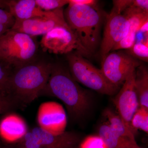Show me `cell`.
Masks as SVG:
<instances>
[{
  "instance_id": "6da1fadb",
  "label": "cell",
  "mask_w": 148,
  "mask_h": 148,
  "mask_svg": "<svg viewBox=\"0 0 148 148\" xmlns=\"http://www.w3.org/2000/svg\"><path fill=\"white\" fill-rule=\"evenodd\" d=\"M52 64L34 61L14 70L9 80L7 95L16 104H28L38 98L47 83Z\"/></svg>"
},
{
  "instance_id": "7a4b0ae2",
  "label": "cell",
  "mask_w": 148,
  "mask_h": 148,
  "mask_svg": "<svg viewBox=\"0 0 148 148\" xmlns=\"http://www.w3.org/2000/svg\"><path fill=\"white\" fill-rule=\"evenodd\" d=\"M42 94L61 100L69 115L74 119L81 117L90 106L88 92L79 86L70 73L57 65L52 66L49 79L41 93Z\"/></svg>"
},
{
  "instance_id": "3957f363",
  "label": "cell",
  "mask_w": 148,
  "mask_h": 148,
  "mask_svg": "<svg viewBox=\"0 0 148 148\" xmlns=\"http://www.w3.org/2000/svg\"><path fill=\"white\" fill-rule=\"evenodd\" d=\"M64 15L69 27L92 54L99 43L102 22L101 12L90 6L69 4Z\"/></svg>"
},
{
  "instance_id": "277c9868",
  "label": "cell",
  "mask_w": 148,
  "mask_h": 148,
  "mask_svg": "<svg viewBox=\"0 0 148 148\" xmlns=\"http://www.w3.org/2000/svg\"><path fill=\"white\" fill-rule=\"evenodd\" d=\"M37 45L29 35L10 29L0 37V63L10 70L34 61Z\"/></svg>"
},
{
  "instance_id": "5b68a950",
  "label": "cell",
  "mask_w": 148,
  "mask_h": 148,
  "mask_svg": "<svg viewBox=\"0 0 148 148\" xmlns=\"http://www.w3.org/2000/svg\"><path fill=\"white\" fill-rule=\"evenodd\" d=\"M84 58L75 52L67 55L70 73L74 80L101 94H116L120 88L112 84L101 69L96 68Z\"/></svg>"
},
{
  "instance_id": "8992f818",
  "label": "cell",
  "mask_w": 148,
  "mask_h": 148,
  "mask_svg": "<svg viewBox=\"0 0 148 148\" xmlns=\"http://www.w3.org/2000/svg\"><path fill=\"white\" fill-rule=\"evenodd\" d=\"M40 45L45 51L56 54L75 52L84 57L91 54L82 45L68 24L55 27L43 36Z\"/></svg>"
},
{
  "instance_id": "52a82bcc",
  "label": "cell",
  "mask_w": 148,
  "mask_h": 148,
  "mask_svg": "<svg viewBox=\"0 0 148 148\" xmlns=\"http://www.w3.org/2000/svg\"><path fill=\"white\" fill-rule=\"evenodd\" d=\"M79 141V137L73 132L55 135L37 127L27 132L17 148H74Z\"/></svg>"
},
{
  "instance_id": "ba28073f",
  "label": "cell",
  "mask_w": 148,
  "mask_h": 148,
  "mask_svg": "<svg viewBox=\"0 0 148 148\" xmlns=\"http://www.w3.org/2000/svg\"><path fill=\"white\" fill-rule=\"evenodd\" d=\"M141 65L128 53L114 51L103 58L101 70L112 84L120 88L129 74Z\"/></svg>"
},
{
  "instance_id": "9c48e42d",
  "label": "cell",
  "mask_w": 148,
  "mask_h": 148,
  "mask_svg": "<svg viewBox=\"0 0 148 148\" xmlns=\"http://www.w3.org/2000/svg\"><path fill=\"white\" fill-rule=\"evenodd\" d=\"M135 71H132L129 74L113 99L118 114L134 135L131 126V121L139 108V101L135 86Z\"/></svg>"
},
{
  "instance_id": "30bf717a",
  "label": "cell",
  "mask_w": 148,
  "mask_h": 148,
  "mask_svg": "<svg viewBox=\"0 0 148 148\" xmlns=\"http://www.w3.org/2000/svg\"><path fill=\"white\" fill-rule=\"evenodd\" d=\"M63 8L51 11L47 16L15 20L12 30L31 36L45 35L55 27L67 25Z\"/></svg>"
},
{
  "instance_id": "8fae6325",
  "label": "cell",
  "mask_w": 148,
  "mask_h": 148,
  "mask_svg": "<svg viewBox=\"0 0 148 148\" xmlns=\"http://www.w3.org/2000/svg\"><path fill=\"white\" fill-rule=\"evenodd\" d=\"M130 30L127 18L122 14L111 11L108 14L101 43L100 54L102 59L110 53L114 46L126 36Z\"/></svg>"
},
{
  "instance_id": "7c38bea8",
  "label": "cell",
  "mask_w": 148,
  "mask_h": 148,
  "mask_svg": "<svg viewBox=\"0 0 148 148\" xmlns=\"http://www.w3.org/2000/svg\"><path fill=\"white\" fill-rule=\"evenodd\" d=\"M39 126L47 131L58 135L65 132L67 117L63 107L55 102H47L40 106L38 114Z\"/></svg>"
},
{
  "instance_id": "4fadbf2b",
  "label": "cell",
  "mask_w": 148,
  "mask_h": 148,
  "mask_svg": "<svg viewBox=\"0 0 148 148\" xmlns=\"http://www.w3.org/2000/svg\"><path fill=\"white\" fill-rule=\"evenodd\" d=\"M5 4L15 20L21 21L42 17L49 15L51 12L38 7L35 0L5 1Z\"/></svg>"
},
{
  "instance_id": "5bb4252c",
  "label": "cell",
  "mask_w": 148,
  "mask_h": 148,
  "mask_svg": "<svg viewBox=\"0 0 148 148\" xmlns=\"http://www.w3.org/2000/svg\"><path fill=\"white\" fill-rule=\"evenodd\" d=\"M27 132L24 122L14 116L6 117L0 123V134L8 142L20 141Z\"/></svg>"
},
{
  "instance_id": "9a60e30c",
  "label": "cell",
  "mask_w": 148,
  "mask_h": 148,
  "mask_svg": "<svg viewBox=\"0 0 148 148\" xmlns=\"http://www.w3.org/2000/svg\"><path fill=\"white\" fill-rule=\"evenodd\" d=\"M99 135L108 148H139L136 141H130L120 136L107 123L99 127Z\"/></svg>"
},
{
  "instance_id": "2e32d148",
  "label": "cell",
  "mask_w": 148,
  "mask_h": 148,
  "mask_svg": "<svg viewBox=\"0 0 148 148\" xmlns=\"http://www.w3.org/2000/svg\"><path fill=\"white\" fill-rule=\"evenodd\" d=\"M135 86L139 107L148 109V71L147 67L143 65L135 71Z\"/></svg>"
},
{
  "instance_id": "e0dca14e",
  "label": "cell",
  "mask_w": 148,
  "mask_h": 148,
  "mask_svg": "<svg viewBox=\"0 0 148 148\" xmlns=\"http://www.w3.org/2000/svg\"><path fill=\"white\" fill-rule=\"evenodd\" d=\"M104 114L108 120V124L118 135L126 140L136 141L135 135L126 126L117 113L110 109H107Z\"/></svg>"
},
{
  "instance_id": "ac0fdd59",
  "label": "cell",
  "mask_w": 148,
  "mask_h": 148,
  "mask_svg": "<svg viewBox=\"0 0 148 148\" xmlns=\"http://www.w3.org/2000/svg\"><path fill=\"white\" fill-rule=\"evenodd\" d=\"M123 15L129 22L130 30L137 33L141 26L148 21V12L134 7L127 8Z\"/></svg>"
},
{
  "instance_id": "d6986e66",
  "label": "cell",
  "mask_w": 148,
  "mask_h": 148,
  "mask_svg": "<svg viewBox=\"0 0 148 148\" xmlns=\"http://www.w3.org/2000/svg\"><path fill=\"white\" fill-rule=\"evenodd\" d=\"M131 126L135 135L138 130L148 133V109L139 107L132 117Z\"/></svg>"
},
{
  "instance_id": "ffe728a7",
  "label": "cell",
  "mask_w": 148,
  "mask_h": 148,
  "mask_svg": "<svg viewBox=\"0 0 148 148\" xmlns=\"http://www.w3.org/2000/svg\"><path fill=\"white\" fill-rule=\"evenodd\" d=\"M126 52L136 59L145 62L148 61V38L136 42Z\"/></svg>"
},
{
  "instance_id": "44dd1931",
  "label": "cell",
  "mask_w": 148,
  "mask_h": 148,
  "mask_svg": "<svg viewBox=\"0 0 148 148\" xmlns=\"http://www.w3.org/2000/svg\"><path fill=\"white\" fill-rule=\"evenodd\" d=\"M15 21L9 12L0 8V37L12 28Z\"/></svg>"
},
{
  "instance_id": "7402d4cb",
  "label": "cell",
  "mask_w": 148,
  "mask_h": 148,
  "mask_svg": "<svg viewBox=\"0 0 148 148\" xmlns=\"http://www.w3.org/2000/svg\"><path fill=\"white\" fill-rule=\"evenodd\" d=\"M35 1L38 7L45 11L61 8L69 3V0H35Z\"/></svg>"
},
{
  "instance_id": "603a6c76",
  "label": "cell",
  "mask_w": 148,
  "mask_h": 148,
  "mask_svg": "<svg viewBox=\"0 0 148 148\" xmlns=\"http://www.w3.org/2000/svg\"><path fill=\"white\" fill-rule=\"evenodd\" d=\"M136 32L130 30L126 36L114 46L112 51L130 49L136 42Z\"/></svg>"
},
{
  "instance_id": "cb8c5ba5",
  "label": "cell",
  "mask_w": 148,
  "mask_h": 148,
  "mask_svg": "<svg viewBox=\"0 0 148 148\" xmlns=\"http://www.w3.org/2000/svg\"><path fill=\"white\" fill-rule=\"evenodd\" d=\"M79 148H108L101 137L98 135L88 136L82 142Z\"/></svg>"
},
{
  "instance_id": "d4e9b609",
  "label": "cell",
  "mask_w": 148,
  "mask_h": 148,
  "mask_svg": "<svg viewBox=\"0 0 148 148\" xmlns=\"http://www.w3.org/2000/svg\"><path fill=\"white\" fill-rule=\"evenodd\" d=\"M11 73L10 70L0 63V93L7 96L9 80Z\"/></svg>"
},
{
  "instance_id": "484cf974",
  "label": "cell",
  "mask_w": 148,
  "mask_h": 148,
  "mask_svg": "<svg viewBox=\"0 0 148 148\" xmlns=\"http://www.w3.org/2000/svg\"><path fill=\"white\" fill-rule=\"evenodd\" d=\"M16 104L8 96L0 93V114L10 110Z\"/></svg>"
},
{
  "instance_id": "4316f807",
  "label": "cell",
  "mask_w": 148,
  "mask_h": 148,
  "mask_svg": "<svg viewBox=\"0 0 148 148\" xmlns=\"http://www.w3.org/2000/svg\"><path fill=\"white\" fill-rule=\"evenodd\" d=\"M133 0H115L113 1V8L112 10L121 14L128 8L131 6Z\"/></svg>"
},
{
  "instance_id": "83f0119b",
  "label": "cell",
  "mask_w": 148,
  "mask_h": 148,
  "mask_svg": "<svg viewBox=\"0 0 148 148\" xmlns=\"http://www.w3.org/2000/svg\"><path fill=\"white\" fill-rule=\"evenodd\" d=\"M98 1L95 0H69V4L90 6L98 9Z\"/></svg>"
},
{
  "instance_id": "f1b7e54d",
  "label": "cell",
  "mask_w": 148,
  "mask_h": 148,
  "mask_svg": "<svg viewBox=\"0 0 148 148\" xmlns=\"http://www.w3.org/2000/svg\"><path fill=\"white\" fill-rule=\"evenodd\" d=\"M131 7L137 8L148 12V0H133Z\"/></svg>"
},
{
  "instance_id": "f546056e",
  "label": "cell",
  "mask_w": 148,
  "mask_h": 148,
  "mask_svg": "<svg viewBox=\"0 0 148 148\" xmlns=\"http://www.w3.org/2000/svg\"><path fill=\"white\" fill-rule=\"evenodd\" d=\"M140 32L143 33L145 35L146 38H148V21L144 23L140 28Z\"/></svg>"
},
{
  "instance_id": "4dcf8cb0",
  "label": "cell",
  "mask_w": 148,
  "mask_h": 148,
  "mask_svg": "<svg viewBox=\"0 0 148 148\" xmlns=\"http://www.w3.org/2000/svg\"><path fill=\"white\" fill-rule=\"evenodd\" d=\"M6 7L5 4V1H0V8Z\"/></svg>"
},
{
  "instance_id": "1f68e13d",
  "label": "cell",
  "mask_w": 148,
  "mask_h": 148,
  "mask_svg": "<svg viewBox=\"0 0 148 148\" xmlns=\"http://www.w3.org/2000/svg\"><path fill=\"white\" fill-rule=\"evenodd\" d=\"M77 147H75V148H77Z\"/></svg>"
},
{
  "instance_id": "d6a6232c",
  "label": "cell",
  "mask_w": 148,
  "mask_h": 148,
  "mask_svg": "<svg viewBox=\"0 0 148 148\" xmlns=\"http://www.w3.org/2000/svg\"></svg>"
},
{
  "instance_id": "836d02e7",
  "label": "cell",
  "mask_w": 148,
  "mask_h": 148,
  "mask_svg": "<svg viewBox=\"0 0 148 148\" xmlns=\"http://www.w3.org/2000/svg\"><path fill=\"white\" fill-rule=\"evenodd\" d=\"M141 148L140 147V148Z\"/></svg>"
}]
</instances>
